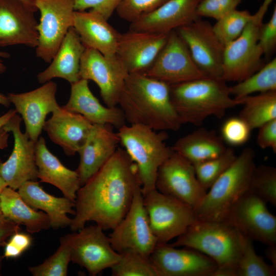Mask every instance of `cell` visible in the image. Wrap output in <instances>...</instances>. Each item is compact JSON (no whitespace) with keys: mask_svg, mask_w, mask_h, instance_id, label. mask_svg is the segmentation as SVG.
<instances>
[{"mask_svg":"<svg viewBox=\"0 0 276 276\" xmlns=\"http://www.w3.org/2000/svg\"><path fill=\"white\" fill-rule=\"evenodd\" d=\"M140 189L135 164L125 150L118 148L78 190L71 230L77 232L88 221L95 222L104 231L113 229L128 212Z\"/></svg>","mask_w":276,"mask_h":276,"instance_id":"6da1fadb","label":"cell"},{"mask_svg":"<svg viewBox=\"0 0 276 276\" xmlns=\"http://www.w3.org/2000/svg\"><path fill=\"white\" fill-rule=\"evenodd\" d=\"M118 105L130 124L174 131L182 124L171 101L170 85L144 74H128Z\"/></svg>","mask_w":276,"mask_h":276,"instance_id":"7a4b0ae2","label":"cell"},{"mask_svg":"<svg viewBox=\"0 0 276 276\" xmlns=\"http://www.w3.org/2000/svg\"><path fill=\"white\" fill-rule=\"evenodd\" d=\"M244 236L226 221L197 219L170 245L196 250L218 265L213 276H236Z\"/></svg>","mask_w":276,"mask_h":276,"instance_id":"3957f363","label":"cell"},{"mask_svg":"<svg viewBox=\"0 0 276 276\" xmlns=\"http://www.w3.org/2000/svg\"><path fill=\"white\" fill-rule=\"evenodd\" d=\"M222 79L210 77L170 85L173 105L182 124L199 126L210 116L221 119L240 105Z\"/></svg>","mask_w":276,"mask_h":276,"instance_id":"277c9868","label":"cell"},{"mask_svg":"<svg viewBox=\"0 0 276 276\" xmlns=\"http://www.w3.org/2000/svg\"><path fill=\"white\" fill-rule=\"evenodd\" d=\"M255 153L247 147L216 180L194 209L198 220L225 221L235 203L249 190Z\"/></svg>","mask_w":276,"mask_h":276,"instance_id":"5b68a950","label":"cell"},{"mask_svg":"<svg viewBox=\"0 0 276 276\" xmlns=\"http://www.w3.org/2000/svg\"><path fill=\"white\" fill-rule=\"evenodd\" d=\"M117 133L120 143L136 166L143 195L155 189L158 169L174 152L166 143L168 133L139 124L124 125Z\"/></svg>","mask_w":276,"mask_h":276,"instance_id":"8992f818","label":"cell"},{"mask_svg":"<svg viewBox=\"0 0 276 276\" xmlns=\"http://www.w3.org/2000/svg\"><path fill=\"white\" fill-rule=\"evenodd\" d=\"M273 0H264L241 35L225 45L223 79L239 82L247 78L264 65L259 45L260 28L268 8Z\"/></svg>","mask_w":276,"mask_h":276,"instance_id":"52a82bcc","label":"cell"},{"mask_svg":"<svg viewBox=\"0 0 276 276\" xmlns=\"http://www.w3.org/2000/svg\"><path fill=\"white\" fill-rule=\"evenodd\" d=\"M143 196L150 226L157 243H167L179 237L197 219L192 206L156 189Z\"/></svg>","mask_w":276,"mask_h":276,"instance_id":"ba28073f","label":"cell"},{"mask_svg":"<svg viewBox=\"0 0 276 276\" xmlns=\"http://www.w3.org/2000/svg\"><path fill=\"white\" fill-rule=\"evenodd\" d=\"M103 231L96 224L84 226L78 232L60 238L69 248L71 261L85 268L91 276L111 268L120 258Z\"/></svg>","mask_w":276,"mask_h":276,"instance_id":"9c48e42d","label":"cell"},{"mask_svg":"<svg viewBox=\"0 0 276 276\" xmlns=\"http://www.w3.org/2000/svg\"><path fill=\"white\" fill-rule=\"evenodd\" d=\"M112 231L109 241L119 254L133 251L149 258L157 241L150 226L141 189L135 192L125 217Z\"/></svg>","mask_w":276,"mask_h":276,"instance_id":"30bf717a","label":"cell"},{"mask_svg":"<svg viewBox=\"0 0 276 276\" xmlns=\"http://www.w3.org/2000/svg\"><path fill=\"white\" fill-rule=\"evenodd\" d=\"M40 13L36 56L50 63L73 27L74 0H34Z\"/></svg>","mask_w":276,"mask_h":276,"instance_id":"8fae6325","label":"cell"},{"mask_svg":"<svg viewBox=\"0 0 276 276\" xmlns=\"http://www.w3.org/2000/svg\"><path fill=\"white\" fill-rule=\"evenodd\" d=\"M144 74L170 85L209 77L195 62L176 30L168 33L165 44Z\"/></svg>","mask_w":276,"mask_h":276,"instance_id":"7c38bea8","label":"cell"},{"mask_svg":"<svg viewBox=\"0 0 276 276\" xmlns=\"http://www.w3.org/2000/svg\"><path fill=\"white\" fill-rule=\"evenodd\" d=\"M128 74L117 55L106 56L97 50L85 48L80 61V78L92 80L96 83L107 106L112 107L118 105Z\"/></svg>","mask_w":276,"mask_h":276,"instance_id":"4fadbf2b","label":"cell"},{"mask_svg":"<svg viewBox=\"0 0 276 276\" xmlns=\"http://www.w3.org/2000/svg\"><path fill=\"white\" fill-rule=\"evenodd\" d=\"M155 189L194 209L206 192L197 178L194 165L175 151L158 168Z\"/></svg>","mask_w":276,"mask_h":276,"instance_id":"5bb4252c","label":"cell"},{"mask_svg":"<svg viewBox=\"0 0 276 276\" xmlns=\"http://www.w3.org/2000/svg\"><path fill=\"white\" fill-rule=\"evenodd\" d=\"M175 30L197 66L209 77L223 79L225 46L216 37L210 22L199 18Z\"/></svg>","mask_w":276,"mask_h":276,"instance_id":"9a60e30c","label":"cell"},{"mask_svg":"<svg viewBox=\"0 0 276 276\" xmlns=\"http://www.w3.org/2000/svg\"><path fill=\"white\" fill-rule=\"evenodd\" d=\"M225 221L252 241L276 244V217L266 202L249 191L233 206Z\"/></svg>","mask_w":276,"mask_h":276,"instance_id":"2e32d148","label":"cell"},{"mask_svg":"<svg viewBox=\"0 0 276 276\" xmlns=\"http://www.w3.org/2000/svg\"><path fill=\"white\" fill-rule=\"evenodd\" d=\"M22 118L17 113L3 126L14 137L12 152L8 159L0 162V176L9 187L18 190L25 182L37 181V167L35 162V143L20 130Z\"/></svg>","mask_w":276,"mask_h":276,"instance_id":"e0dca14e","label":"cell"},{"mask_svg":"<svg viewBox=\"0 0 276 276\" xmlns=\"http://www.w3.org/2000/svg\"><path fill=\"white\" fill-rule=\"evenodd\" d=\"M149 259L158 276H213L218 267L213 259L196 250L167 243H157Z\"/></svg>","mask_w":276,"mask_h":276,"instance_id":"ac0fdd59","label":"cell"},{"mask_svg":"<svg viewBox=\"0 0 276 276\" xmlns=\"http://www.w3.org/2000/svg\"><path fill=\"white\" fill-rule=\"evenodd\" d=\"M57 87L56 83L50 81L28 92L8 95L24 122L25 133L35 143L40 137L47 115L60 107L56 98Z\"/></svg>","mask_w":276,"mask_h":276,"instance_id":"d6986e66","label":"cell"},{"mask_svg":"<svg viewBox=\"0 0 276 276\" xmlns=\"http://www.w3.org/2000/svg\"><path fill=\"white\" fill-rule=\"evenodd\" d=\"M36 10L20 0H0V47L37 45Z\"/></svg>","mask_w":276,"mask_h":276,"instance_id":"ffe728a7","label":"cell"},{"mask_svg":"<svg viewBox=\"0 0 276 276\" xmlns=\"http://www.w3.org/2000/svg\"><path fill=\"white\" fill-rule=\"evenodd\" d=\"M202 0H168L154 11L130 23V31L168 34L199 18L197 13Z\"/></svg>","mask_w":276,"mask_h":276,"instance_id":"44dd1931","label":"cell"},{"mask_svg":"<svg viewBox=\"0 0 276 276\" xmlns=\"http://www.w3.org/2000/svg\"><path fill=\"white\" fill-rule=\"evenodd\" d=\"M168 35L129 30L120 34L116 55L129 74H144L164 47Z\"/></svg>","mask_w":276,"mask_h":276,"instance_id":"7402d4cb","label":"cell"},{"mask_svg":"<svg viewBox=\"0 0 276 276\" xmlns=\"http://www.w3.org/2000/svg\"><path fill=\"white\" fill-rule=\"evenodd\" d=\"M120 140L109 125L93 124L87 140L78 151L77 172L81 186L85 184L117 150Z\"/></svg>","mask_w":276,"mask_h":276,"instance_id":"603a6c76","label":"cell"},{"mask_svg":"<svg viewBox=\"0 0 276 276\" xmlns=\"http://www.w3.org/2000/svg\"><path fill=\"white\" fill-rule=\"evenodd\" d=\"M43 130L67 155H74L86 142L93 124L82 115L60 107L52 113Z\"/></svg>","mask_w":276,"mask_h":276,"instance_id":"cb8c5ba5","label":"cell"},{"mask_svg":"<svg viewBox=\"0 0 276 276\" xmlns=\"http://www.w3.org/2000/svg\"><path fill=\"white\" fill-rule=\"evenodd\" d=\"M61 107L82 115L93 124L109 125L118 129L125 125L122 109L103 105L91 91L87 80L71 84L69 100Z\"/></svg>","mask_w":276,"mask_h":276,"instance_id":"d4e9b609","label":"cell"},{"mask_svg":"<svg viewBox=\"0 0 276 276\" xmlns=\"http://www.w3.org/2000/svg\"><path fill=\"white\" fill-rule=\"evenodd\" d=\"M103 16L90 10L75 11L73 28L85 48L106 56L116 55L119 33Z\"/></svg>","mask_w":276,"mask_h":276,"instance_id":"484cf974","label":"cell"},{"mask_svg":"<svg viewBox=\"0 0 276 276\" xmlns=\"http://www.w3.org/2000/svg\"><path fill=\"white\" fill-rule=\"evenodd\" d=\"M35 156L40 181L55 186L64 197L75 202L77 193L81 187L77 172L64 166L49 151L41 136L35 143Z\"/></svg>","mask_w":276,"mask_h":276,"instance_id":"4316f807","label":"cell"},{"mask_svg":"<svg viewBox=\"0 0 276 276\" xmlns=\"http://www.w3.org/2000/svg\"><path fill=\"white\" fill-rule=\"evenodd\" d=\"M85 48L74 28H71L49 66L37 75L38 81L44 84L55 78L64 79L71 84L78 81Z\"/></svg>","mask_w":276,"mask_h":276,"instance_id":"83f0119b","label":"cell"},{"mask_svg":"<svg viewBox=\"0 0 276 276\" xmlns=\"http://www.w3.org/2000/svg\"><path fill=\"white\" fill-rule=\"evenodd\" d=\"M18 192L30 206L35 210H41L48 215L51 227L57 229L71 225L72 219L67 216V214L75 215L74 201L64 196L57 197L49 194L39 182L34 180L24 183Z\"/></svg>","mask_w":276,"mask_h":276,"instance_id":"f1b7e54d","label":"cell"},{"mask_svg":"<svg viewBox=\"0 0 276 276\" xmlns=\"http://www.w3.org/2000/svg\"><path fill=\"white\" fill-rule=\"evenodd\" d=\"M226 148L221 136L204 128L179 138L172 147L193 165L218 157Z\"/></svg>","mask_w":276,"mask_h":276,"instance_id":"f546056e","label":"cell"},{"mask_svg":"<svg viewBox=\"0 0 276 276\" xmlns=\"http://www.w3.org/2000/svg\"><path fill=\"white\" fill-rule=\"evenodd\" d=\"M2 214L19 225L25 226L31 234L51 227L48 215L30 206L16 190L6 187L0 193Z\"/></svg>","mask_w":276,"mask_h":276,"instance_id":"4dcf8cb0","label":"cell"},{"mask_svg":"<svg viewBox=\"0 0 276 276\" xmlns=\"http://www.w3.org/2000/svg\"><path fill=\"white\" fill-rule=\"evenodd\" d=\"M236 100L243 105L239 117L247 123L251 130L276 119V91L249 95Z\"/></svg>","mask_w":276,"mask_h":276,"instance_id":"1f68e13d","label":"cell"},{"mask_svg":"<svg viewBox=\"0 0 276 276\" xmlns=\"http://www.w3.org/2000/svg\"><path fill=\"white\" fill-rule=\"evenodd\" d=\"M276 91V59L269 61L247 78L229 86V91L235 99L259 92Z\"/></svg>","mask_w":276,"mask_h":276,"instance_id":"d6a6232c","label":"cell"},{"mask_svg":"<svg viewBox=\"0 0 276 276\" xmlns=\"http://www.w3.org/2000/svg\"><path fill=\"white\" fill-rule=\"evenodd\" d=\"M252 240L244 236L236 276H274L276 267L266 263L255 250Z\"/></svg>","mask_w":276,"mask_h":276,"instance_id":"836d02e7","label":"cell"},{"mask_svg":"<svg viewBox=\"0 0 276 276\" xmlns=\"http://www.w3.org/2000/svg\"><path fill=\"white\" fill-rule=\"evenodd\" d=\"M252 15L247 10L237 9L217 20L212 26L218 40L225 46L237 38L250 21Z\"/></svg>","mask_w":276,"mask_h":276,"instance_id":"e575fe53","label":"cell"},{"mask_svg":"<svg viewBox=\"0 0 276 276\" xmlns=\"http://www.w3.org/2000/svg\"><path fill=\"white\" fill-rule=\"evenodd\" d=\"M236 157L234 150L227 148L218 157L194 165L197 178L206 191L231 166Z\"/></svg>","mask_w":276,"mask_h":276,"instance_id":"d590c367","label":"cell"},{"mask_svg":"<svg viewBox=\"0 0 276 276\" xmlns=\"http://www.w3.org/2000/svg\"><path fill=\"white\" fill-rule=\"evenodd\" d=\"M110 269L112 276H158L149 258L133 251L121 254L119 260Z\"/></svg>","mask_w":276,"mask_h":276,"instance_id":"8d00e7d4","label":"cell"},{"mask_svg":"<svg viewBox=\"0 0 276 276\" xmlns=\"http://www.w3.org/2000/svg\"><path fill=\"white\" fill-rule=\"evenodd\" d=\"M249 192L266 203L276 205V169L271 166L256 167Z\"/></svg>","mask_w":276,"mask_h":276,"instance_id":"74e56055","label":"cell"},{"mask_svg":"<svg viewBox=\"0 0 276 276\" xmlns=\"http://www.w3.org/2000/svg\"><path fill=\"white\" fill-rule=\"evenodd\" d=\"M70 262L69 248L65 242L60 240V246L53 255L41 264L29 267L28 270L33 276H66Z\"/></svg>","mask_w":276,"mask_h":276,"instance_id":"f35d334b","label":"cell"},{"mask_svg":"<svg viewBox=\"0 0 276 276\" xmlns=\"http://www.w3.org/2000/svg\"><path fill=\"white\" fill-rule=\"evenodd\" d=\"M168 0H122L116 12L122 19L132 22L158 8Z\"/></svg>","mask_w":276,"mask_h":276,"instance_id":"ab89813d","label":"cell"},{"mask_svg":"<svg viewBox=\"0 0 276 276\" xmlns=\"http://www.w3.org/2000/svg\"><path fill=\"white\" fill-rule=\"evenodd\" d=\"M252 130L240 117L226 120L221 128V137L224 143L234 146L243 145L249 139Z\"/></svg>","mask_w":276,"mask_h":276,"instance_id":"60d3db41","label":"cell"},{"mask_svg":"<svg viewBox=\"0 0 276 276\" xmlns=\"http://www.w3.org/2000/svg\"><path fill=\"white\" fill-rule=\"evenodd\" d=\"M243 0H202L198 6L199 17H210L218 20L236 9Z\"/></svg>","mask_w":276,"mask_h":276,"instance_id":"b9f144b4","label":"cell"},{"mask_svg":"<svg viewBox=\"0 0 276 276\" xmlns=\"http://www.w3.org/2000/svg\"><path fill=\"white\" fill-rule=\"evenodd\" d=\"M259 45L263 55L269 59L276 48V7H274L270 20L263 23L259 32Z\"/></svg>","mask_w":276,"mask_h":276,"instance_id":"7bdbcfd3","label":"cell"},{"mask_svg":"<svg viewBox=\"0 0 276 276\" xmlns=\"http://www.w3.org/2000/svg\"><path fill=\"white\" fill-rule=\"evenodd\" d=\"M122 0H74L75 11L88 9L96 11L108 20Z\"/></svg>","mask_w":276,"mask_h":276,"instance_id":"ee69618b","label":"cell"},{"mask_svg":"<svg viewBox=\"0 0 276 276\" xmlns=\"http://www.w3.org/2000/svg\"><path fill=\"white\" fill-rule=\"evenodd\" d=\"M20 231L12 235L8 241L5 243L3 255L4 258H18L31 246V236L29 234Z\"/></svg>","mask_w":276,"mask_h":276,"instance_id":"f6af8a7d","label":"cell"},{"mask_svg":"<svg viewBox=\"0 0 276 276\" xmlns=\"http://www.w3.org/2000/svg\"><path fill=\"white\" fill-rule=\"evenodd\" d=\"M257 138V143L261 149L270 148L276 152V119L261 126Z\"/></svg>","mask_w":276,"mask_h":276,"instance_id":"bcb514c9","label":"cell"},{"mask_svg":"<svg viewBox=\"0 0 276 276\" xmlns=\"http://www.w3.org/2000/svg\"><path fill=\"white\" fill-rule=\"evenodd\" d=\"M19 225L4 215H0V247L5 245L6 240L12 235L21 231Z\"/></svg>","mask_w":276,"mask_h":276,"instance_id":"7dc6e473","label":"cell"},{"mask_svg":"<svg viewBox=\"0 0 276 276\" xmlns=\"http://www.w3.org/2000/svg\"><path fill=\"white\" fill-rule=\"evenodd\" d=\"M8 133L3 128L0 129V149H3L8 146ZM6 187H7L6 183L0 176V193Z\"/></svg>","mask_w":276,"mask_h":276,"instance_id":"c3c4849f","label":"cell"},{"mask_svg":"<svg viewBox=\"0 0 276 276\" xmlns=\"http://www.w3.org/2000/svg\"><path fill=\"white\" fill-rule=\"evenodd\" d=\"M265 255L271 262V264L276 267V244L268 245L265 250Z\"/></svg>","mask_w":276,"mask_h":276,"instance_id":"681fc988","label":"cell"},{"mask_svg":"<svg viewBox=\"0 0 276 276\" xmlns=\"http://www.w3.org/2000/svg\"><path fill=\"white\" fill-rule=\"evenodd\" d=\"M17 113L15 109H10L3 115L0 116V129Z\"/></svg>","mask_w":276,"mask_h":276,"instance_id":"f907efd6","label":"cell"},{"mask_svg":"<svg viewBox=\"0 0 276 276\" xmlns=\"http://www.w3.org/2000/svg\"><path fill=\"white\" fill-rule=\"evenodd\" d=\"M10 57V54L7 52H0V73H4L6 70V66L3 63L1 58H7Z\"/></svg>","mask_w":276,"mask_h":276,"instance_id":"816d5d0a","label":"cell"},{"mask_svg":"<svg viewBox=\"0 0 276 276\" xmlns=\"http://www.w3.org/2000/svg\"><path fill=\"white\" fill-rule=\"evenodd\" d=\"M11 103L7 96L0 93V104L5 107H9Z\"/></svg>","mask_w":276,"mask_h":276,"instance_id":"f5cc1de1","label":"cell"},{"mask_svg":"<svg viewBox=\"0 0 276 276\" xmlns=\"http://www.w3.org/2000/svg\"><path fill=\"white\" fill-rule=\"evenodd\" d=\"M24 3H25L26 5H28L30 7L32 8L33 9H35V10H37V9L35 7L34 5V0H20Z\"/></svg>","mask_w":276,"mask_h":276,"instance_id":"db71d44e","label":"cell"},{"mask_svg":"<svg viewBox=\"0 0 276 276\" xmlns=\"http://www.w3.org/2000/svg\"><path fill=\"white\" fill-rule=\"evenodd\" d=\"M4 258V256H0V275H1V269L2 267L3 261Z\"/></svg>","mask_w":276,"mask_h":276,"instance_id":"11a10c76","label":"cell"},{"mask_svg":"<svg viewBox=\"0 0 276 276\" xmlns=\"http://www.w3.org/2000/svg\"><path fill=\"white\" fill-rule=\"evenodd\" d=\"M2 214V211L1 206V199H0V215Z\"/></svg>","mask_w":276,"mask_h":276,"instance_id":"9f6ffc18","label":"cell"},{"mask_svg":"<svg viewBox=\"0 0 276 276\" xmlns=\"http://www.w3.org/2000/svg\"><path fill=\"white\" fill-rule=\"evenodd\" d=\"M258 1H260V0H258Z\"/></svg>","mask_w":276,"mask_h":276,"instance_id":"6f0895ef","label":"cell"}]
</instances>
